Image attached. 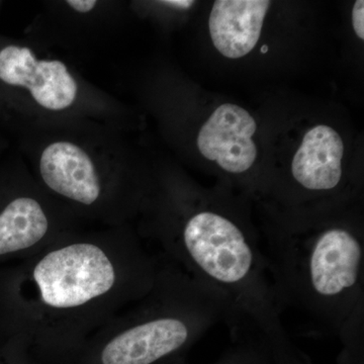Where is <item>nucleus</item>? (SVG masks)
I'll list each match as a JSON object with an SVG mask.
<instances>
[{"mask_svg": "<svg viewBox=\"0 0 364 364\" xmlns=\"http://www.w3.org/2000/svg\"><path fill=\"white\" fill-rule=\"evenodd\" d=\"M159 265L128 225L77 230L21 260L9 296L16 349L35 364H70L149 293Z\"/></svg>", "mask_w": 364, "mask_h": 364, "instance_id": "nucleus-1", "label": "nucleus"}, {"mask_svg": "<svg viewBox=\"0 0 364 364\" xmlns=\"http://www.w3.org/2000/svg\"><path fill=\"white\" fill-rule=\"evenodd\" d=\"M265 254L284 309L293 306L346 348L363 340L364 245L344 226L270 240Z\"/></svg>", "mask_w": 364, "mask_h": 364, "instance_id": "nucleus-2", "label": "nucleus"}, {"mask_svg": "<svg viewBox=\"0 0 364 364\" xmlns=\"http://www.w3.org/2000/svg\"><path fill=\"white\" fill-rule=\"evenodd\" d=\"M158 257L159 272L149 293L100 328L70 364H164L182 358L223 321L222 306L212 294Z\"/></svg>", "mask_w": 364, "mask_h": 364, "instance_id": "nucleus-3", "label": "nucleus"}, {"mask_svg": "<svg viewBox=\"0 0 364 364\" xmlns=\"http://www.w3.org/2000/svg\"><path fill=\"white\" fill-rule=\"evenodd\" d=\"M33 177L81 225L126 226L140 203L117 159L102 158L90 144L67 134L43 143L33 161Z\"/></svg>", "mask_w": 364, "mask_h": 364, "instance_id": "nucleus-4", "label": "nucleus"}, {"mask_svg": "<svg viewBox=\"0 0 364 364\" xmlns=\"http://www.w3.org/2000/svg\"><path fill=\"white\" fill-rule=\"evenodd\" d=\"M0 81L28 95L43 117H68L85 97V88L65 62L44 58L28 46L0 50Z\"/></svg>", "mask_w": 364, "mask_h": 364, "instance_id": "nucleus-5", "label": "nucleus"}, {"mask_svg": "<svg viewBox=\"0 0 364 364\" xmlns=\"http://www.w3.org/2000/svg\"><path fill=\"white\" fill-rule=\"evenodd\" d=\"M256 128L255 119L243 107L222 105L200 129L196 145L203 157L217 162L225 171L244 173L257 157L252 140Z\"/></svg>", "mask_w": 364, "mask_h": 364, "instance_id": "nucleus-6", "label": "nucleus"}, {"mask_svg": "<svg viewBox=\"0 0 364 364\" xmlns=\"http://www.w3.org/2000/svg\"><path fill=\"white\" fill-rule=\"evenodd\" d=\"M268 0H217L213 6L208 28L213 44L223 56L239 59L257 45Z\"/></svg>", "mask_w": 364, "mask_h": 364, "instance_id": "nucleus-7", "label": "nucleus"}, {"mask_svg": "<svg viewBox=\"0 0 364 364\" xmlns=\"http://www.w3.org/2000/svg\"><path fill=\"white\" fill-rule=\"evenodd\" d=\"M344 144L334 129L318 124L308 132L291 163V174L310 191H333L341 182Z\"/></svg>", "mask_w": 364, "mask_h": 364, "instance_id": "nucleus-8", "label": "nucleus"}, {"mask_svg": "<svg viewBox=\"0 0 364 364\" xmlns=\"http://www.w3.org/2000/svg\"><path fill=\"white\" fill-rule=\"evenodd\" d=\"M261 358H265L259 352L251 348V347L241 345L240 349L238 351L233 352V354L229 356L226 360L219 364H258L259 363L258 361ZM164 364H184V363L182 360V358H178Z\"/></svg>", "mask_w": 364, "mask_h": 364, "instance_id": "nucleus-9", "label": "nucleus"}, {"mask_svg": "<svg viewBox=\"0 0 364 364\" xmlns=\"http://www.w3.org/2000/svg\"><path fill=\"white\" fill-rule=\"evenodd\" d=\"M352 23L354 32L359 39L364 40V1L358 0L352 11Z\"/></svg>", "mask_w": 364, "mask_h": 364, "instance_id": "nucleus-10", "label": "nucleus"}, {"mask_svg": "<svg viewBox=\"0 0 364 364\" xmlns=\"http://www.w3.org/2000/svg\"><path fill=\"white\" fill-rule=\"evenodd\" d=\"M97 1H93V0H70L67 1L66 4L72 11H75L78 14H90L93 9L98 6Z\"/></svg>", "mask_w": 364, "mask_h": 364, "instance_id": "nucleus-11", "label": "nucleus"}, {"mask_svg": "<svg viewBox=\"0 0 364 364\" xmlns=\"http://www.w3.org/2000/svg\"><path fill=\"white\" fill-rule=\"evenodd\" d=\"M160 4L164 6L176 7L179 9H188L193 6L195 1H189V0H169V1H160Z\"/></svg>", "mask_w": 364, "mask_h": 364, "instance_id": "nucleus-12", "label": "nucleus"}, {"mask_svg": "<svg viewBox=\"0 0 364 364\" xmlns=\"http://www.w3.org/2000/svg\"><path fill=\"white\" fill-rule=\"evenodd\" d=\"M13 364H35L28 356L23 355L16 359Z\"/></svg>", "mask_w": 364, "mask_h": 364, "instance_id": "nucleus-13", "label": "nucleus"}, {"mask_svg": "<svg viewBox=\"0 0 364 364\" xmlns=\"http://www.w3.org/2000/svg\"><path fill=\"white\" fill-rule=\"evenodd\" d=\"M267 51H268L267 46H263V47H261V52H262L263 54H265V53H267Z\"/></svg>", "mask_w": 364, "mask_h": 364, "instance_id": "nucleus-14", "label": "nucleus"}]
</instances>
